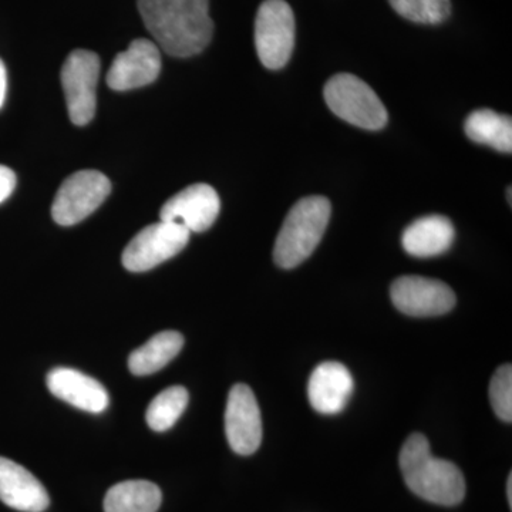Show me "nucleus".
I'll return each mask as SVG.
<instances>
[{"mask_svg": "<svg viewBox=\"0 0 512 512\" xmlns=\"http://www.w3.org/2000/svg\"><path fill=\"white\" fill-rule=\"evenodd\" d=\"M221 201L208 184H194L170 198L160 211L161 221L183 225L190 232H204L217 221Z\"/></svg>", "mask_w": 512, "mask_h": 512, "instance_id": "f8f14e48", "label": "nucleus"}, {"mask_svg": "<svg viewBox=\"0 0 512 512\" xmlns=\"http://www.w3.org/2000/svg\"><path fill=\"white\" fill-rule=\"evenodd\" d=\"M507 494H508V503H510V507H512V476L508 477L507 481Z\"/></svg>", "mask_w": 512, "mask_h": 512, "instance_id": "393cba45", "label": "nucleus"}, {"mask_svg": "<svg viewBox=\"0 0 512 512\" xmlns=\"http://www.w3.org/2000/svg\"><path fill=\"white\" fill-rule=\"evenodd\" d=\"M326 104L335 116L365 130H380L387 124L386 107L369 84L353 74H336L323 90Z\"/></svg>", "mask_w": 512, "mask_h": 512, "instance_id": "20e7f679", "label": "nucleus"}, {"mask_svg": "<svg viewBox=\"0 0 512 512\" xmlns=\"http://www.w3.org/2000/svg\"><path fill=\"white\" fill-rule=\"evenodd\" d=\"M332 205L328 198H302L286 215L274 248L276 265L284 269L296 268L318 248L328 228Z\"/></svg>", "mask_w": 512, "mask_h": 512, "instance_id": "7ed1b4c3", "label": "nucleus"}, {"mask_svg": "<svg viewBox=\"0 0 512 512\" xmlns=\"http://www.w3.org/2000/svg\"><path fill=\"white\" fill-rule=\"evenodd\" d=\"M6 87H8V74H6L5 63L0 60V109L5 103Z\"/></svg>", "mask_w": 512, "mask_h": 512, "instance_id": "b1692460", "label": "nucleus"}, {"mask_svg": "<svg viewBox=\"0 0 512 512\" xmlns=\"http://www.w3.org/2000/svg\"><path fill=\"white\" fill-rule=\"evenodd\" d=\"M183 346L184 338L181 333L174 330L158 333L146 345L131 353L128 359L130 372L136 376L153 375L167 366L181 352Z\"/></svg>", "mask_w": 512, "mask_h": 512, "instance_id": "f3484780", "label": "nucleus"}, {"mask_svg": "<svg viewBox=\"0 0 512 512\" xmlns=\"http://www.w3.org/2000/svg\"><path fill=\"white\" fill-rule=\"evenodd\" d=\"M188 406V392L183 386H173L156 396L148 406L146 419L150 429H171Z\"/></svg>", "mask_w": 512, "mask_h": 512, "instance_id": "aec40b11", "label": "nucleus"}, {"mask_svg": "<svg viewBox=\"0 0 512 512\" xmlns=\"http://www.w3.org/2000/svg\"><path fill=\"white\" fill-rule=\"evenodd\" d=\"M225 434L239 456H251L262 443V419L255 394L247 384H235L225 410Z\"/></svg>", "mask_w": 512, "mask_h": 512, "instance_id": "9d476101", "label": "nucleus"}, {"mask_svg": "<svg viewBox=\"0 0 512 512\" xmlns=\"http://www.w3.org/2000/svg\"><path fill=\"white\" fill-rule=\"evenodd\" d=\"M353 387L348 367L339 362L320 363L309 379V402L318 413H340L348 406Z\"/></svg>", "mask_w": 512, "mask_h": 512, "instance_id": "ddd939ff", "label": "nucleus"}, {"mask_svg": "<svg viewBox=\"0 0 512 512\" xmlns=\"http://www.w3.org/2000/svg\"><path fill=\"white\" fill-rule=\"evenodd\" d=\"M467 137L474 143L484 144L501 151L512 153V120L510 116L483 109L473 111L464 124Z\"/></svg>", "mask_w": 512, "mask_h": 512, "instance_id": "6ab92c4d", "label": "nucleus"}, {"mask_svg": "<svg viewBox=\"0 0 512 512\" xmlns=\"http://www.w3.org/2000/svg\"><path fill=\"white\" fill-rule=\"evenodd\" d=\"M456 231L443 215H427L410 224L403 232L402 244L407 254L431 258L444 254L453 244Z\"/></svg>", "mask_w": 512, "mask_h": 512, "instance_id": "dca6fc26", "label": "nucleus"}, {"mask_svg": "<svg viewBox=\"0 0 512 512\" xmlns=\"http://www.w3.org/2000/svg\"><path fill=\"white\" fill-rule=\"evenodd\" d=\"M100 76V59L90 50H74L67 56L60 79L70 120L86 126L96 114V87Z\"/></svg>", "mask_w": 512, "mask_h": 512, "instance_id": "0eeeda50", "label": "nucleus"}, {"mask_svg": "<svg viewBox=\"0 0 512 512\" xmlns=\"http://www.w3.org/2000/svg\"><path fill=\"white\" fill-rule=\"evenodd\" d=\"M137 5L148 32L168 55L191 57L210 45V0H137Z\"/></svg>", "mask_w": 512, "mask_h": 512, "instance_id": "f257e3e1", "label": "nucleus"}, {"mask_svg": "<svg viewBox=\"0 0 512 512\" xmlns=\"http://www.w3.org/2000/svg\"><path fill=\"white\" fill-rule=\"evenodd\" d=\"M160 488L150 481L131 480L111 487L104 498L106 512H157L160 508Z\"/></svg>", "mask_w": 512, "mask_h": 512, "instance_id": "a211bd4d", "label": "nucleus"}, {"mask_svg": "<svg viewBox=\"0 0 512 512\" xmlns=\"http://www.w3.org/2000/svg\"><path fill=\"white\" fill-rule=\"evenodd\" d=\"M111 183L96 170L77 171L67 177L52 205L53 220L63 227L79 224L109 197Z\"/></svg>", "mask_w": 512, "mask_h": 512, "instance_id": "423d86ee", "label": "nucleus"}, {"mask_svg": "<svg viewBox=\"0 0 512 512\" xmlns=\"http://www.w3.org/2000/svg\"><path fill=\"white\" fill-rule=\"evenodd\" d=\"M0 501L23 512H43L50 504L42 483L25 467L5 457H0Z\"/></svg>", "mask_w": 512, "mask_h": 512, "instance_id": "4468645a", "label": "nucleus"}, {"mask_svg": "<svg viewBox=\"0 0 512 512\" xmlns=\"http://www.w3.org/2000/svg\"><path fill=\"white\" fill-rule=\"evenodd\" d=\"M190 235L187 228L174 222L160 221L148 225L124 249L121 256L124 268L130 272L150 271L180 254L187 247Z\"/></svg>", "mask_w": 512, "mask_h": 512, "instance_id": "6e6552de", "label": "nucleus"}, {"mask_svg": "<svg viewBox=\"0 0 512 512\" xmlns=\"http://www.w3.org/2000/svg\"><path fill=\"white\" fill-rule=\"evenodd\" d=\"M295 16L285 0H265L255 19V47L266 69L279 70L291 60Z\"/></svg>", "mask_w": 512, "mask_h": 512, "instance_id": "39448f33", "label": "nucleus"}, {"mask_svg": "<svg viewBox=\"0 0 512 512\" xmlns=\"http://www.w3.org/2000/svg\"><path fill=\"white\" fill-rule=\"evenodd\" d=\"M392 302L400 312L414 318L446 315L456 306V293L437 279L402 276L393 282Z\"/></svg>", "mask_w": 512, "mask_h": 512, "instance_id": "1a4fd4ad", "label": "nucleus"}, {"mask_svg": "<svg viewBox=\"0 0 512 512\" xmlns=\"http://www.w3.org/2000/svg\"><path fill=\"white\" fill-rule=\"evenodd\" d=\"M402 18L420 25H439L451 13L450 0H389Z\"/></svg>", "mask_w": 512, "mask_h": 512, "instance_id": "412c9836", "label": "nucleus"}, {"mask_svg": "<svg viewBox=\"0 0 512 512\" xmlns=\"http://www.w3.org/2000/svg\"><path fill=\"white\" fill-rule=\"evenodd\" d=\"M490 402L501 420H512V367L503 365L494 373L490 383Z\"/></svg>", "mask_w": 512, "mask_h": 512, "instance_id": "4be33fe9", "label": "nucleus"}, {"mask_svg": "<svg viewBox=\"0 0 512 512\" xmlns=\"http://www.w3.org/2000/svg\"><path fill=\"white\" fill-rule=\"evenodd\" d=\"M161 72L160 47L147 39H136L114 57L107 84L117 92L138 89L156 82Z\"/></svg>", "mask_w": 512, "mask_h": 512, "instance_id": "9b49d317", "label": "nucleus"}, {"mask_svg": "<svg viewBox=\"0 0 512 512\" xmlns=\"http://www.w3.org/2000/svg\"><path fill=\"white\" fill-rule=\"evenodd\" d=\"M16 187V175L5 165H0V204L8 200Z\"/></svg>", "mask_w": 512, "mask_h": 512, "instance_id": "5701e85b", "label": "nucleus"}, {"mask_svg": "<svg viewBox=\"0 0 512 512\" xmlns=\"http://www.w3.org/2000/svg\"><path fill=\"white\" fill-rule=\"evenodd\" d=\"M47 387L57 399L89 413H101L109 406L103 384L79 370L57 367L47 375Z\"/></svg>", "mask_w": 512, "mask_h": 512, "instance_id": "2eb2a0df", "label": "nucleus"}, {"mask_svg": "<svg viewBox=\"0 0 512 512\" xmlns=\"http://www.w3.org/2000/svg\"><path fill=\"white\" fill-rule=\"evenodd\" d=\"M400 470L407 487L429 503L453 507L466 495V481L451 461L431 454L429 440L414 433L400 451Z\"/></svg>", "mask_w": 512, "mask_h": 512, "instance_id": "f03ea898", "label": "nucleus"}]
</instances>
